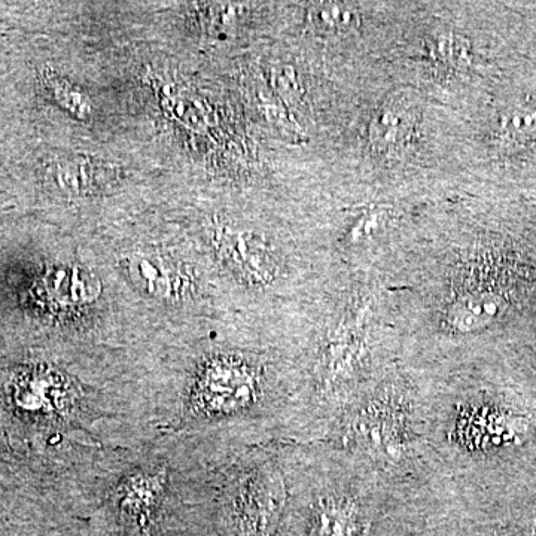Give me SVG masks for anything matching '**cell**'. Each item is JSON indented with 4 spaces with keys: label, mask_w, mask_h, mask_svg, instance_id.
<instances>
[{
    "label": "cell",
    "mask_w": 536,
    "mask_h": 536,
    "mask_svg": "<svg viewBox=\"0 0 536 536\" xmlns=\"http://www.w3.org/2000/svg\"><path fill=\"white\" fill-rule=\"evenodd\" d=\"M502 301L492 294L471 295L455 301L447 310L446 322L458 333L480 330L501 313Z\"/></svg>",
    "instance_id": "5b68a950"
},
{
    "label": "cell",
    "mask_w": 536,
    "mask_h": 536,
    "mask_svg": "<svg viewBox=\"0 0 536 536\" xmlns=\"http://www.w3.org/2000/svg\"><path fill=\"white\" fill-rule=\"evenodd\" d=\"M44 82L51 97L70 114L76 115L81 120H85L90 115V100L81 88L75 87L65 78L57 75H45Z\"/></svg>",
    "instance_id": "30bf717a"
},
{
    "label": "cell",
    "mask_w": 536,
    "mask_h": 536,
    "mask_svg": "<svg viewBox=\"0 0 536 536\" xmlns=\"http://www.w3.org/2000/svg\"><path fill=\"white\" fill-rule=\"evenodd\" d=\"M310 536H362L361 514L343 499L324 501L316 511Z\"/></svg>",
    "instance_id": "8992f818"
},
{
    "label": "cell",
    "mask_w": 536,
    "mask_h": 536,
    "mask_svg": "<svg viewBox=\"0 0 536 536\" xmlns=\"http://www.w3.org/2000/svg\"><path fill=\"white\" fill-rule=\"evenodd\" d=\"M45 286L54 300L60 303L90 301L96 297L97 283L90 274L78 268L57 267L45 276Z\"/></svg>",
    "instance_id": "52a82bcc"
},
{
    "label": "cell",
    "mask_w": 536,
    "mask_h": 536,
    "mask_svg": "<svg viewBox=\"0 0 536 536\" xmlns=\"http://www.w3.org/2000/svg\"><path fill=\"white\" fill-rule=\"evenodd\" d=\"M310 21L325 35H346L361 26V14L349 3L325 2L313 5Z\"/></svg>",
    "instance_id": "ba28073f"
},
{
    "label": "cell",
    "mask_w": 536,
    "mask_h": 536,
    "mask_svg": "<svg viewBox=\"0 0 536 536\" xmlns=\"http://www.w3.org/2000/svg\"><path fill=\"white\" fill-rule=\"evenodd\" d=\"M429 56L441 66L450 69H465L471 62V48L467 39L456 33H443L432 39L429 44Z\"/></svg>",
    "instance_id": "9c48e42d"
},
{
    "label": "cell",
    "mask_w": 536,
    "mask_h": 536,
    "mask_svg": "<svg viewBox=\"0 0 536 536\" xmlns=\"http://www.w3.org/2000/svg\"><path fill=\"white\" fill-rule=\"evenodd\" d=\"M127 273L140 291L152 297L167 298L179 288L175 267L158 255H133L127 260Z\"/></svg>",
    "instance_id": "277c9868"
},
{
    "label": "cell",
    "mask_w": 536,
    "mask_h": 536,
    "mask_svg": "<svg viewBox=\"0 0 536 536\" xmlns=\"http://www.w3.org/2000/svg\"><path fill=\"white\" fill-rule=\"evenodd\" d=\"M502 136L511 142L528 139L536 133V114L531 111H514L502 118Z\"/></svg>",
    "instance_id": "8fae6325"
},
{
    "label": "cell",
    "mask_w": 536,
    "mask_h": 536,
    "mask_svg": "<svg viewBox=\"0 0 536 536\" xmlns=\"http://www.w3.org/2000/svg\"><path fill=\"white\" fill-rule=\"evenodd\" d=\"M57 181L70 193L94 194L117 181V169L94 158H70L57 166Z\"/></svg>",
    "instance_id": "3957f363"
},
{
    "label": "cell",
    "mask_w": 536,
    "mask_h": 536,
    "mask_svg": "<svg viewBox=\"0 0 536 536\" xmlns=\"http://www.w3.org/2000/svg\"><path fill=\"white\" fill-rule=\"evenodd\" d=\"M416 115L400 103L380 108L368 127L371 148L379 154H392L404 148L413 134Z\"/></svg>",
    "instance_id": "7a4b0ae2"
},
{
    "label": "cell",
    "mask_w": 536,
    "mask_h": 536,
    "mask_svg": "<svg viewBox=\"0 0 536 536\" xmlns=\"http://www.w3.org/2000/svg\"><path fill=\"white\" fill-rule=\"evenodd\" d=\"M129 536H148L146 534H134V535H129Z\"/></svg>",
    "instance_id": "7c38bea8"
},
{
    "label": "cell",
    "mask_w": 536,
    "mask_h": 536,
    "mask_svg": "<svg viewBox=\"0 0 536 536\" xmlns=\"http://www.w3.org/2000/svg\"><path fill=\"white\" fill-rule=\"evenodd\" d=\"M215 248L225 266L246 282L264 285L276 276L273 251L251 231L224 225L216 230Z\"/></svg>",
    "instance_id": "6da1fadb"
}]
</instances>
